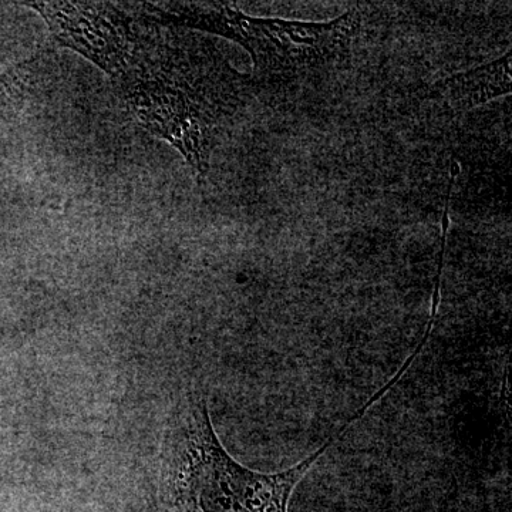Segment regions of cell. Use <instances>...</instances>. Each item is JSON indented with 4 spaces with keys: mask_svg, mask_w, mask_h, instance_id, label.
Returning <instances> with one entry per match:
<instances>
[{
    "mask_svg": "<svg viewBox=\"0 0 512 512\" xmlns=\"http://www.w3.org/2000/svg\"><path fill=\"white\" fill-rule=\"evenodd\" d=\"M143 19L134 62L113 84L138 126L173 146L204 177L224 111L188 37Z\"/></svg>",
    "mask_w": 512,
    "mask_h": 512,
    "instance_id": "obj_1",
    "label": "cell"
},
{
    "mask_svg": "<svg viewBox=\"0 0 512 512\" xmlns=\"http://www.w3.org/2000/svg\"><path fill=\"white\" fill-rule=\"evenodd\" d=\"M138 12L165 28L201 30L244 47L254 79L266 87L309 79L342 60L362 28L359 10L330 22L254 18L228 3H138Z\"/></svg>",
    "mask_w": 512,
    "mask_h": 512,
    "instance_id": "obj_2",
    "label": "cell"
},
{
    "mask_svg": "<svg viewBox=\"0 0 512 512\" xmlns=\"http://www.w3.org/2000/svg\"><path fill=\"white\" fill-rule=\"evenodd\" d=\"M367 412V406L343 426L311 457L284 473L262 474L248 470L228 456L210 420L207 406L194 413L187 441V481L202 512H288L293 488L335 440Z\"/></svg>",
    "mask_w": 512,
    "mask_h": 512,
    "instance_id": "obj_3",
    "label": "cell"
},
{
    "mask_svg": "<svg viewBox=\"0 0 512 512\" xmlns=\"http://www.w3.org/2000/svg\"><path fill=\"white\" fill-rule=\"evenodd\" d=\"M45 20L57 45L79 53L116 82L140 46L143 16L131 3L22 2Z\"/></svg>",
    "mask_w": 512,
    "mask_h": 512,
    "instance_id": "obj_4",
    "label": "cell"
},
{
    "mask_svg": "<svg viewBox=\"0 0 512 512\" xmlns=\"http://www.w3.org/2000/svg\"><path fill=\"white\" fill-rule=\"evenodd\" d=\"M512 53L476 69L457 73L434 84L431 96L451 109L466 111L511 94Z\"/></svg>",
    "mask_w": 512,
    "mask_h": 512,
    "instance_id": "obj_5",
    "label": "cell"
}]
</instances>
